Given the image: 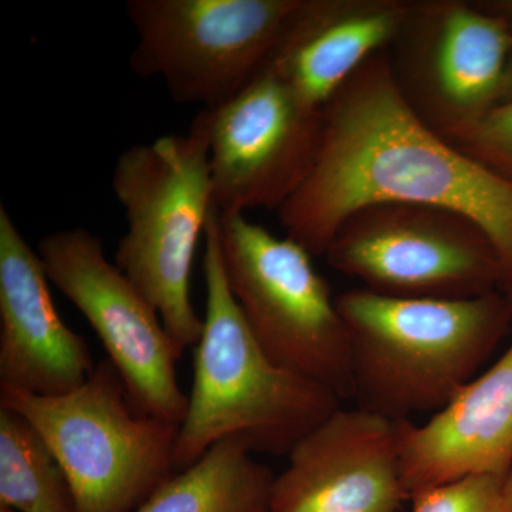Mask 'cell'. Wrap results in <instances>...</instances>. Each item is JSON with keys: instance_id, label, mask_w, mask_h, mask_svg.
<instances>
[{"instance_id": "cell-6", "label": "cell", "mask_w": 512, "mask_h": 512, "mask_svg": "<svg viewBox=\"0 0 512 512\" xmlns=\"http://www.w3.org/2000/svg\"><path fill=\"white\" fill-rule=\"evenodd\" d=\"M220 238L229 288L266 356L340 400L352 397L348 326L311 252L245 214L220 212Z\"/></svg>"}, {"instance_id": "cell-16", "label": "cell", "mask_w": 512, "mask_h": 512, "mask_svg": "<svg viewBox=\"0 0 512 512\" xmlns=\"http://www.w3.org/2000/svg\"><path fill=\"white\" fill-rule=\"evenodd\" d=\"M271 468L238 437L214 444L134 512H271Z\"/></svg>"}, {"instance_id": "cell-2", "label": "cell", "mask_w": 512, "mask_h": 512, "mask_svg": "<svg viewBox=\"0 0 512 512\" xmlns=\"http://www.w3.org/2000/svg\"><path fill=\"white\" fill-rule=\"evenodd\" d=\"M204 245L207 305L194 348L188 410L175 441L177 473L228 437H238L252 453L288 456L342 402L325 387L276 366L256 342L229 288L217 208Z\"/></svg>"}, {"instance_id": "cell-12", "label": "cell", "mask_w": 512, "mask_h": 512, "mask_svg": "<svg viewBox=\"0 0 512 512\" xmlns=\"http://www.w3.org/2000/svg\"><path fill=\"white\" fill-rule=\"evenodd\" d=\"M402 423L339 407L288 454L271 512H397L407 500Z\"/></svg>"}, {"instance_id": "cell-20", "label": "cell", "mask_w": 512, "mask_h": 512, "mask_svg": "<svg viewBox=\"0 0 512 512\" xmlns=\"http://www.w3.org/2000/svg\"><path fill=\"white\" fill-rule=\"evenodd\" d=\"M497 12H500L505 19L510 22L512 29V2H488ZM512 101V50L510 56V62H508L507 73H505V79L503 84V90H501L500 103H507ZM498 103V104H500Z\"/></svg>"}, {"instance_id": "cell-19", "label": "cell", "mask_w": 512, "mask_h": 512, "mask_svg": "<svg viewBox=\"0 0 512 512\" xmlns=\"http://www.w3.org/2000/svg\"><path fill=\"white\" fill-rule=\"evenodd\" d=\"M505 477L468 476L410 497L413 512H504Z\"/></svg>"}, {"instance_id": "cell-1", "label": "cell", "mask_w": 512, "mask_h": 512, "mask_svg": "<svg viewBox=\"0 0 512 512\" xmlns=\"http://www.w3.org/2000/svg\"><path fill=\"white\" fill-rule=\"evenodd\" d=\"M384 204L466 215L493 242L512 285V181L421 119L400 90L389 50L370 57L329 101L311 173L278 214L286 237L325 256L352 215Z\"/></svg>"}, {"instance_id": "cell-5", "label": "cell", "mask_w": 512, "mask_h": 512, "mask_svg": "<svg viewBox=\"0 0 512 512\" xmlns=\"http://www.w3.org/2000/svg\"><path fill=\"white\" fill-rule=\"evenodd\" d=\"M55 454L76 512H134L173 477L178 424L138 412L109 359L73 392L56 397L0 392Z\"/></svg>"}, {"instance_id": "cell-4", "label": "cell", "mask_w": 512, "mask_h": 512, "mask_svg": "<svg viewBox=\"0 0 512 512\" xmlns=\"http://www.w3.org/2000/svg\"><path fill=\"white\" fill-rule=\"evenodd\" d=\"M111 187L127 221L114 264L153 305L180 349L195 348L204 318L191 299L192 265L217 208L204 111L187 134L124 150Z\"/></svg>"}, {"instance_id": "cell-11", "label": "cell", "mask_w": 512, "mask_h": 512, "mask_svg": "<svg viewBox=\"0 0 512 512\" xmlns=\"http://www.w3.org/2000/svg\"><path fill=\"white\" fill-rule=\"evenodd\" d=\"M323 110L299 99L268 64L227 103L201 110L217 210L222 215L281 210L311 173Z\"/></svg>"}, {"instance_id": "cell-21", "label": "cell", "mask_w": 512, "mask_h": 512, "mask_svg": "<svg viewBox=\"0 0 512 512\" xmlns=\"http://www.w3.org/2000/svg\"><path fill=\"white\" fill-rule=\"evenodd\" d=\"M504 512H512V467L505 476L503 490Z\"/></svg>"}, {"instance_id": "cell-9", "label": "cell", "mask_w": 512, "mask_h": 512, "mask_svg": "<svg viewBox=\"0 0 512 512\" xmlns=\"http://www.w3.org/2000/svg\"><path fill=\"white\" fill-rule=\"evenodd\" d=\"M36 249L50 284L99 336L133 406L181 426L188 410L177 372L183 350L143 293L106 258L101 239L86 228L60 229L40 239Z\"/></svg>"}, {"instance_id": "cell-13", "label": "cell", "mask_w": 512, "mask_h": 512, "mask_svg": "<svg viewBox=\"0 0 512 512\" xmlns=\"http://www.w3.org/2000/svg\"><path fill=\"white\" fill-rule=\"evenodd\" d=\"M46 266L0 204V392L63 396L96 365L86 339L60 319Z\"/></svg>"}, {"instance_id": "cell-18", "label": "cell", "mask_w": 512, "mask_h": 512, "mask_svg": "<svg viewBox=\"0 0 512 512\" xmlns=\"http://www.w3.org/2000/svg\"><path fill=\"white\" fill-rule=\"evenodd\" d=\"M461 153L512 181V101L441 134Z\"/></svg>"}, {"instance_id": "cell-7", "label": "cell", "mask_w": 512, "mask_h": 512, "mask_svg": "<svg viewBox=\"0 0 512 512\" xmlns=\"http://www.w3.org/2000/svg\"><path fill=\"white\" fill-rule=\"evenodd\" d=\"M303 0H128L131 72L212 110L265 69Z\"/></svg>"}, {"instance_id": "cell-3", "label": "cell", "mask_w": 512, "mask_h": 512, "mask_svg": "<svg viewBox=\"0 0 512 512\" xmlns=\"http://www.w3.org/2000/svg\"><path fill=\"white\" fill-rule=\"evenodd\" d=\"M336 305L346 326L357 409L390 420L437 413L474 377L503 338L512 302L393 298L360 288Z\"/></svg>"}, {"instance_id": "cell-15", "label": "cell", "mask_w": 512, "mask_h": 512, "mask_svg": "<svg viewBox=\"0 0 512 512\" xmlns=\"http://www.w3.org/2000/svg\"><path fill=\"white\" fill-rule=\"evenodd\" d=\"M412 0H303L268 66L299 99L323 110L377 53L390 50Z\"/></svg>"}, {"instance_id": "cell-10", "label": "cell", "mask_w": 512, "mask_h": 512, "mask_svg": "<svg viewBox=\"0 0 512 512\" xmlns=\"http://www.w3.org/2000/svg\"><path fill=\"white\" fill-rule=\"evenodd\" d=\"M390 49L404 97L443 134L500 103L512 29L488 2L419 0Z\"/></svg>"}, {"instance_id": "cell-14", "label": "cell", "mask_w": 512, "mask_h": 512, "mask_svg": "<svg viewBox=\"0 0 512 512\" xmlns=\"http://www.w3.org/2000/svg\"><path fill=\"white\" fill-rule=\"evenodd\" d=\"M512 467V343L423 426L402 423L407 497L468 476H507Z\"/></svg>"}, {"instance_id": "cell-23", "label": "cell", "mask_w": 512, "mask_h": 512, "mask_svg": "<svg viewBox=\"0 0 512 512\" xmlns=\"http://www.w3.org/2000/svg\"><path fill=\"white\" fill-rule=\"evenodd\" d=\"M510 291H511V302H512V285L510 286Z\"/></svg>"}, {"instance_id": "cell-22", "label": "cell", "mask_w": 512, "mask_h": 512, "mask_svg": "<svg viewBox=\"0 0 512 512\" xmlns=\"http://www.w3.org/2000/svg\"><path fill=\"white\" fill-rule=\"evenodd\" d=\"M0 512H13V511L9 510V508H6V507H0Z\"/></svg>"}, {"instance_id": "cell-17", "label": "cell", "mask_w": 512, "mask_h": 512, "mask_svg": "<svg viewBox=\"0 0 512 512\" xmlns=\"http://www.w3.org/2000/svg\"><path fill=\"white\" fill-rule=\"evenodd\" d=\"M0 507L76 512L72 488L45 439L22 414L0 406Z\"/></svg>"}, {"instance_id": "cell-8", "label": "cell", "mask_w": 512, "mask_h": 512, "mask_svg": "<svg viewBox=\"0 0 512 512\" xmlns=\"http://www.w3.org/2000/svg\"><path fill=\"white\" fill-rule=\"evenodd\" d=\"M340 274L393 298L468 299L507 284L483 228L430 205L384 204L356 212L325 256Z\"/></svg>"}]
</instances>
